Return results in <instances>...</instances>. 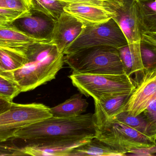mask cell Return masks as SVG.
<instances>
[{
    "label": "cell",
    "instance_id": "obj_12",
    "mask_svg": "<svg viewBox=\"0 0 156 156\" xmlns=\"http://www.w3.org/2000/svg\"><path fill=\"white\" fill-rule=\"evenodd\" d=\"M69 13L85 25H94L107 22L114 13L102 5L91 4L69 3L64 8Z\"/></svg>",
    "mask_w": 156,
    "mask_h": 156
},
{
    "label": "cell",
    "instance_id": "obj_15",
    "mask_svg": "<svg viewBox=\"0 0 156 156\" xmlns=\"http://www.w3.org/2000/svg\"><path fill=\"white\" fill-rule=\"evenodd\" d=\"M115 156L123 155L96 137L74 148L69 156Z\"/></svg>",
    "mask_w": 156,
    "mask_h": 156
},
{
    "label": "cell",
    "instance_id": "obj_28",
    "mask_svg": "<svg viewBox=\"0 0 156 156\" xmlns=\"http://www.w3.org/2000/svg\"><path fill=\"white\" fill-rule=\"evenodd\" d=\"M141 40L156 46V32L146 31L142 32Z\"/></svg>",
    "mask_w": 156,
    "mask_h": 156
},
{
    "label": "cell",
    "instance_id": "obj_21",
    "mask_svg": "<svg viewBox=\"0 0 156 156\" xmlns=\"http://www.w3.org/2000/svg\"><path fill=\"white\" fill-rule=\"evenodd\" d=\"M31 9L40 12L56 21L69 3L60 0H30Z\"/></svg>",
    "mask_w": 156,
    "mask_h": 156
},
{
    "label": "cell",
    "instance_id": "obj_33",
    "mask_svg": "<svg viewBox=\"0 0 156 156\" xmlns=\"http://www.w3.org/2000/svg\"><path fill=\"white\" fill-rule=\"evenodd\" d=\"M135 1H137V2H143V1H146L147 0H135Z\"/></svg>",
    "mask_w": 156,
    "mask_h": 156
},
{
    "label": "cell",
    "instance_id": "obj_13",
    "mask_svg": "<svg viewBox=\"0 0 156 156\" xmlns=\"http://www.w3.org/2000/svg\"><path fill=\"white\" fill-rule=\"evenodd\" d=\"M32 10L31 15L21 19L24 31L37 39L50 42L56 21L42 13Z\"/></svg>",
    "mask_w": 156,
    "mask_h": 156
},
{
    "label": "cell",
    "instance_id": "obj_26",
    "mask_svg": "<svg viewBox=\"0 0 156 156\" xmlns=\"http://www.w3.org/2000/svg\"><path fill=\"white\" fill-rule=\"evenodd\" d=\"M6 142H0V156L24 155L22 148Z\"/></svg>",
    "mask_w": 156,
    "mask_h": 156
},
{
    "label": "cell",
    "instance_id": "obj_19",
    "mask_svg": "<svg viewBox=\"0 0 156 156\" xmlns=\"http://www.w3.org/2000/svg\"><path fill=\"white\" fill-rule=\"evenodd\" d=\"M26 50L0 45V66L5 71L11 72L21 68L26 61Z\"/></svg>",
    "mask_w": 156,
    "mask_h": 156
},
{
    "label": "cell",
    "instance_id": "obj_1",
    "mask_svg": "<svg viewBox=\"0 0 156 156\" xmlns=\"http://www.w3.org/2000/svg\"><path fill=\"white\" fill-rule=\"evenodd\" d=\"M96 132L92 114L52 116L17 131L13 139L24 140L27 144L81 145L95 137Z\"/></svg>",
    "mask_w": 156,
    "mask_h": 156
},
{
    "label": "cell",
    "instance_id": "obj_9",
    "mask_svg": "<svg viewBox=\"0 0 156 156\" xmlns=\"http://www.w3.org/2000/svg\"><path fill=\"white\" fill-rule=\"evenodd\" d=\"M85 25L69 13L64 12L56 21L50 43L56 46L60 53L80 34Z\"/></svg>",
    "mask_w": 156,
    "mask_h": 156
},
{
    "label": "cell",
    "instance_id": "obj_27",
    "mask_svg": "<svg viewBox=\"0 0 156 156\" xmlns=\"http://www.w3.org/2000/svg\"><path fill=\"white\" fill-rule=\"evenodd\" d=\"M128 154L135 156H153L156 154V145L147 147H136L129 151Z\"/></svg>",
    "mask_w": 156,
    "mask_h": 156
},
{
    "label": "cell",
    "instance_id": "obj_20",
    "mask_svg": "<svg viewBox=\"0 0 156 156\" xmlns=\"http://www.w3.org/2000/svg\"><path fill=\"white\" fill-rule=\"evenodd\" d=\"M112 120L120 122L155 140L148 121L143 112L133 115L123 110Z\"/></svg>",
    "mask_w": 156,
    "mask_h": 156
},
{
    "label": "cell",
    "instance_id": "obj_3",
    "mask_svg": "<svg viewBox=\"0 0 156 156\" xmlns=\"http://www.w3.org/2000/svg\"><path fill=\"white\" fill-rule=\"evenodd\" d=\"M73 73L119 75L125 73L118 49L110 46L83 49L65 55Z\"/></svg>",
    "mask_w": 156,
    "mask_h": 156
},
{
    "label": "cell",
    "instance_id": "obj_4",
    "mask_svg": "<svg viewBox=\"0 0 156 156\" xmlns=\"http://www.w3.org/2000/svg\"><path fill=\"white\" fill-rule=\"evenodd\" d=\"M74 87L81 93L97 100L106 95L131 93L135 81L126 73L119 75L73 73L69 76Z\"/></svg>",
    "mask_w": 156,
    "mask_h": 156
},
{
    "label": "cell",
    "instance_id": "obj_11",
    "mask_svg": "<svg viewBox=\"0 0 156 156\" xmlns=\"http://www.w3.org/2000/svg\"><path fill=\"white\" fill-rule=\"evenodd\" d=\"M132 93L106 95L94 101L93 117L97 129L102 127L122 111Z\"/></svg>",
    "mask_w": 156,
    "mask_h": 156
},
{
    "label": "cell",
    "instance_id": "obj_29",
    "mask_svg": "<svg viewBox=\"0 0 156 156\" xmlns=\"http://www.w3.org/2000/svg\"><path fill=\"white\" fill-rule=\"evenodd\" d=\"M60 1L67 3H83L91 4L103 6L105 0H60Z\"/></svg>",
    "mask_w": 156,
    "mask_h": 156
},
{
    "label": "cell",
    "instance_id": "obj_32",
    "mask_svg": "<svg viewBox=\"0 0 156 156\" xmlns=\"http://www.w3.org/2000/svg\"><path fill=\"white\" fill-rule=\"evenodd\" d=\"M0 73H2V74H8V75L10 74V72L5 71H4L2 69V68L1 67V66H0Z\"/></svg>",
    "mask_w": 156,
    "mask_h": 156
},
{
    "label": "cell",
    "instance_id": "obj_17",
    "mask_svg": "<svg viewBox=\"0 0 156 156\" xmlns=\"http://www.w3.org/2000/svg\"><path fill=\"white\" fill-rule=\"evenodd\" d=\"M136 9L141 33L156 32V0L136 1Z\"/></svg>",
    "mask_w": 156,
    "mask_h": 156
},
{
    "label": "cell",
    "instance_id": "obj_25",
    "mask_svg": "<svg viewBox=\"0 0 156 156\" xmlns=\"http://www.w3.org/2000/svg\"><path fill=\"white\" fill-rule=\"evenodd\" d=\"M143 113L148 121L154 139L156 141V95Z\"/></svg>",
    "mask_w": 156,
    "mask_h": 156
},
{
    "label": "cell",
    "instance_id": "obj_7",
    "mask_svg": "<svg viewBox=\"0 0 156 156\" xmlns=\"http://www.w3.org/2000/svg\"><path fill=\"white\" fill-rule=\"evenodd\" d=\"M95 137L121 152L123 156L136 147L156 145V141L132 127L114 120L97 129Z\"/></svg>",
    "mask_w": 156,
    "mask_h": 156
},
{
    "label": "cell",
    "instance_id": "obj_5",
    "mask_svg": "<svg viewBox=\"0 0 156 156\" xmlns=\"http://www.w3.org/2000/svg\"><path fill=\"white\" fill-rule=\"evenodd\" d=\"M52 116L50 108L42 103L13 102L9 109L0 114V142L13 139L17 131Z\"/></svg>",
    "mask_w": 156,
    "mask_h": 156
},
{
    "label": "cell",
    "instance_id": "obj_16",
    "mask_svg": "<svg viewBox=\"0 0 156 156\" xmlns=\"http://www.w3.org/2000/svg\"><path fill=\"white\" fill-rule=\"evenodd\" d=\"M88 105L89 103L83 98L82 93L76 94L64 102L50 108V112L54 117H73L82 114Z\"/></svg>",
    "mask_w": 156,
    "mask_h": 156
},
{
    "label": "cell",
    "instance_id": "obj_14",
    "mask_svg": "<svg viewBox=\"0 0 156 156\" xmlns=\"http://www.w3.org/2000/svg\"><path fill=\"white\" fill-rule=\"evenodd\" d=\"M123 66L125 73L131 77L136 75V84L142 79L144 75L140 50V41L129 43L117 49Z\"/></svg>",
    "mask_w": 156,
    "mask_h": 156
},
{
    "label": "cell",
    "instance_id": "obj_2",
    "mask_svg": "<svg viewBox=\"0 0 156 156\" xmlns=\"http://www.w3.org/2000/svg\"><path fill=\"white\" fill-rule=\"evenodd\" d=\"M26 55L23 66L10 72L22 93L33 90L55 78L65 63V54L50 42L31 44Z\"/></svg>",
    "mask_w": 156,
    "mask_h": 156
},
{
    "label": "cell",
    "instance_id": "obj_18",
    "mask_svg": "<svg viewBox=\"0 0 156 156\" xmlns=\"http://www.w3.org/2000/svg\"><path fill=\"white\" fill-rule=\"evenodd\" d=\"M80 145H40L27 144L22 147L24 155L34 156H69L71 151Z\"/></svg>",
    "mask_w": 156,
    "mask_h": 156
},
{
    "label": "cell",
    "instance_id": "obj_23",
    "mask_svg": "<svg viewBox=\"0 0 156 156\" xmlns=\"http://www.w3.org/2000/svg\"><path fill=\"white\" fill-rule=\"evenodd\" d=\"M21 93L19 86L11 75L0 73V97L12 102L13 100Z\"/></svg>",
    "mask_w": 156,
    "mask_h": 156
},
{
    "label": "cell",
    "instance_id": "obj_24",
    "mask_svg": "<svg viewBox=\"0 0 156 156\" xmlns=\"http://www.w3.org/2000/svg\"><path fill=\"white\" fill-rule=\"evenodd\" d=\"M0 7L27 13L32 10L30 0H0Z\"/></svg>",
    "mask_w": 156,
    "mask_h": 156
},
{
    "label": "cell",
    "instance_id": "obj_10",
    "mask_svg": "<svg viewBox=\"0 0 156 156\" xmlns=\"http://www.w3.org/2000/svg\"><path fill=\"white\" fill-rule=\"evenodd\" d=\"M156 95V71L145 74L123 110L131 115H138L147 108Z\"/></svg>",
    "mask_w": 156,
    "mask_h": 156
},
{
    "label": "cell",
    "instance_id": "obj_8",
    "mask_svg": "<svg viewBox=\"0 0 156 156\" xmlns=\"http://www.w3.org/2000/svg\"><path fill=\"white\" fill-rule=\"evenodd\" d=\"M114 13L112 18L120 27L128 44L141 41L135 0H105L103 5Z\"/></svg>",
    "mask_w": 156,
    "mask_h": 156
},
{
    "label": "cell",
    "instance_id": "obj_31",
    "mask_svg": "<svg viewBox=\"0 0 156 156\" xmlns=\"http://www.w3.org/2000/svg\"><path fill=\"white\" fill-rule=\"evenodd\" d=\"M11 20L8 18L0 15V28L9 26L11 24Z\"/></svg>",
    "mask_w": 156,
    "mask_h": 156
},
{
    "label": "cell",
    "instance_id": "obj_22",
    "mask_svg": "<svg viewBox=\"0 0 156 156\" xmlns=\"http://www.w3.org/2000/svg\"><path fill=\"white\" fill-rule=\"evenodd\" d=\"M140 50L144 74L156 71V46L141 40Z\"/></svg>",
    "mask_w": 156,
    "mask_h": 156
},
{
    "label": "cell",
    "instance_id": "obj_30",
    "mask_svg": "<svg viewBox=\"0 0 156 156\" xmlns=\"http://www.w3.org/2000/svg\"><path fill=\"white\" fill-rule=\"evenodd\" d=\"M13 102L9 101L0 97V114L9 109Z\"/></svg>",
    "mask_w": 156,
    "mask_h": 156
},
{
    "label": "cell",
    "instance_id": "obj_6",
    "mask_svg": "<svg viewBox=\"0 0 156 156\" xmlns=\"http://www.w3.org/2000/svg\"><path fill=\"white\" fill-rule=\"evenodd\" d=\"M128 44L123 32L112 18L105 23L85 25L80 34L67 48L65 55L83 49L98 46L119 48Z\"/></svg>",
    "mask_w": 156,
    "mask_h": 156
}]
</instances>
